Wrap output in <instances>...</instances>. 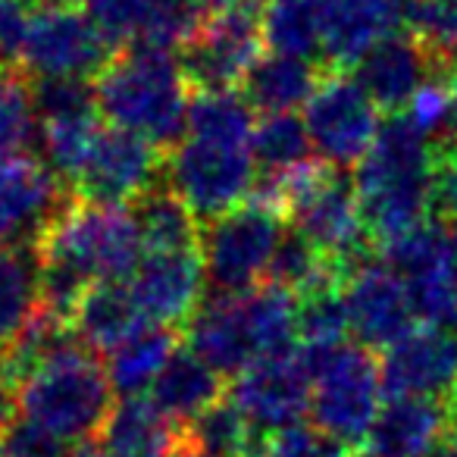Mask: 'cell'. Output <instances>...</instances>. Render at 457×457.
I'll list each match as a JSON object with an SVG mask.
<instances>
[{
  "instance_id": "6da1fadb",
  "label": "cell",
  "mask_w": 457,
  "mask_h": 457,
  "mask_svg": "<svg viewBox=\"0 0 457 457\" xmlns=\"http://www.w3.org/2000/svg\"><path fill=\"white\" fill-rule=\"evenodd\" d=\"M438 145L404 113L386 116L373 147L354 170V188L376 251L432 216V170Z\"/></svg>"
},
{
  "instance_id": "7a4b0ae2",
  "label": "cell",
  "mask_w": 457,
  "mask_h": 457,
  "mask_svg": "<svg viewBox=\"0 0 457 457\" xmlns=\"http://www.w3.org/2000/svg\"><path fill=\"white\" fill-rule=\"evenodd\" d=\"M185 348L213 373L238 379L254 363L298 348V298L273 282L232 298H207L185 326Z\"/></svg>"
},
{
  "instance_id": "3957f363",
  "label": "cell",
  "mask_w": 457,
  "mask_h": 457,
  "mask_svg": "<svg viewBox=\"0 0 457 457\" xmlns=\"http://www.w3.org/2000/svg\"><path fill=\"white\" fill-rule=\"evenodd\" d=\"M95 95L97 113L147 138L157 151H172L188 135L191 95L179 54L129 47L95 79Z\"/></svg>"
},
{
  "instance_id": "277c9868",
  "label": "cell",
  "mask_w": 457,
  "mask_h": 457,
  "mask_svg": "<svg viewBox=\"0 0 457 457\" xmlns=\"http://www.w3.org/2000/svg\"><path fill=\"white\" fill-rule=\"evenodd\" d=\"M270 195L286 210L288 228H295L320 254L329 257L342 270V276L361 257L376 254L357 201L354 179L348 172L329 170L317 160L298 176L276 182Z\"/></svg>"
},
{
  "instance_id": "5b68a950",
  "label": "cell",
  "mask_w": 457,
  "mask_h": 457,
  "mask_svg": "<svg viewBox=\"0 0 457 457\" xmlns=\"http://www.w3.org/2000/svg\"><path fill=\"white\" fill-rule=\"evenodd\" d=\"M16 407L63 442H88L113 411V386L95 351L79 342L16 388Z\"/></svg>"
},
{
  "instance_id": "8992f818",
  "label": "cell",
  "mask_w": 457,
  "mask_h": 457,
  "mask_svg": "<svg viewBox=\"0 0 457 457\" xmlns=\"http://www.w3.org/2000/svg\"><path fill=\"white\" fill-rule=\"evenodd\" d=\"M298 357L313 379V426L351 451H357V445H367L370 429L382 411V395H386L376 351L357 342H345L336 348H301L298 345Z\"/></svg>"
},
{
  "instance_id": "52a82bcc",
  "label": "cell",
  "mask_w": 457,
  "mask_h": 457,
  "mask_svg": "<svg viewBox=\"0 0 457 457\" xmlns=\"http://www.w3.org/2000/svg\"><path fill=\"white\" fill-rule=\"evenodd\" d=\"M38 257L72 270L88 286L129 282L145 257V236L132 207H110L79 197L45 238Z\"/></svg>"
},
{
  "instance_id": "ba28073f",
  "label": "cell",
  "mask_w": 457,
  "mask_h": 457,
  "mask_svg": "<svg viewBox=\"0 0 457 457\" xmlns=\"http://www.w3.org/2000/svg\"><path fill=\"white\" fill-rule=\"evenodd\" d=\"M286 232V213L261 201H245L207 222L201 228L207 298H232L263 286Z\"/></svg>"
},
{
  "instance_id": "9c48e42d",
  "label": "cell",
  "mask_w": 457,
  "mask_h": 457,
  "mask_svg": "<svg viewBox=\"0 0 457 457\" xmlns=\"http://www.w3.org/2000/svg\"><path fill=\"white\" fill-rule=\"evenodd\" d=\"M163 182L188 204L197 222H213L251 201L257 163L251 145L185 135L163 160Z\"/></svg>"
},
{
  "instance_id": "30bf717a",
  "label": "cell",
  "mask_w": 457,
  "mask_h": 457,
  "mask_svg": "<svg viewBox=\"0 0 457 457\" xmlns=\"http://www.w3.org/2000/svg\"><path fill=\"white\" fill-rule=\"evenodd\" d=\"M313 154L338 172L357 170L379 135V110L348 72L326 70L320 88L304 107Z\"/></svg>"
},
{
  "instance_id": "8fae6325",
  "label": "cell",
  "mask_w": 457,
  "mask_h": 457,
  "mask_svg": "<svg viewBox=\"0 0 457 457\" xmlns=\"http://www.w3.org/2000/svg\"><path fill=\"white\" fill-rule=\"evenodd\" d=\"M113 60V47L79 7H35L22 47L26 79H97Z\"/></svg>"
},
{
  "instance_id": "7c38bea8",
  "label": "cell",
  "mask_w": 457,
  "mask_h": 457,
  "mask_svg": "<svg viewBox=\"0 0 457 457\" xmlns=\"http://www.w3.org/2000/svg\"><path fill=\"white\" fill-rule=\"evenodd\" d=\"M263 47V0L204 20L197 35L179 51V66L197 91H236Z\"/></svg>"
},
{
  "instance_id": "4fadbf2b",
  "label": "cell",
  "mask_w": 457,
  "mask_h": 457,
  "mask_svg": "<svg viewBox=\"0 0 457 457\" xmlns=\"http://www.w3.org/2000/svg\"><path fill=\"white\" fill-rule=\"evenodd\" d=\"M76 201V188L54 176L35 154L4 160L0 163V248L38 251Z\"/></svg>"
},
{
  "instance_id": "5bb4252c",
  "label": "cell",
  "mask_w": 457,
  "mask_h": 457,
  "mask_svg": "<svg viewBox=\"0 0 457 457\" xmlns=\"http://www.w3.org/2000/svg\"><path fill=\"white\" fill-rule=\"evenodd\" d=\"M345 307L357 345L370 351H388L395 342L413 332L417 313L407 282L382 257L367 254L351 263L342 279Z\"/></svg>"
},
{
  "instance_id": "9a60e30c",
  "label": "cell",
  "mask_w": 457,
  "mask_h": 457,
  "mask_svg": "<svg viewBox=\"0 0 457 457\" xmlns=\"http://www.w3.org/2000/svg\"><path fill=\"white\" fill-rule=\"evenodd\" d=\"M163 179V160L160 151L147 138L126 129H101L76 182V195L91 204H110V207H132L145 191Z\"/></svg>"
},
{
  "instance_id": "2e32d148",
  "label": "cell",
  "mask_w": 457,
  "mask_h": 457,
  "mask_svg": "<svg viewBox=\"0 0 457 457\" xmlns=\"http://www.w3.org/2000/svg\"><path fill=\"white\" fill-rule=\"evenodd\" d=\"M454 66L442 63L417 35L395 32L382 38L354 66V82L386 116H398L438 76H451Z\"/></svg>"
},
{
  "instance_id": "e0dca14e",
  "label": "cell",
  "mask_w": 457,
  "mask_h": 457,
  "mask_svg": "<svg viewBox=\"0 0 457 457\" xmlns=\"http://www.w3.org/2000/svg\"><path fill=\"white\" fill-rule=\"evenodd\" d=\"M204 286L207 276L201 248L145 251L138 270L129 279V292L145 320L166 329L188 326V320L204 304Z\"/></svg>"
},
{
  "instance_id": "ac0fdd59",
  "label": "cell",
  "mask_w": 457,
  "mask_h": 457,
  "mask_svg": "<svg viewBox=\"0 0 457 457\" xmlns=\"http://www.w3.org/2000/svg\"><path fill=\"white\" fill-rule=\"evenodd\" d=\"M311 392L313 379L295 348L292 354L270 357L245 370L232 382L228 398L242 407V413L261 436H267V432L298 426L301 417L311 411Z\"/></svg>"
},
{
  "instance_id": "d6986e66",
  "label": "cell",
  "mask_w": 457,
  "mask_h": 457,
  "mask_svg": "<svg viewBox=\"0 0 457 457\" xmlns=\"http://www.w3.org/2000/svg\"><path fill=\"white\" fill-rule=\"evenodd\" d=\"M320 16V66L348 72L379 45L401 32V0H313Z\"/></svg>"
},
{
  "instance_id": "ffe728a7",
  "label": "cell",
  "mask_w": 457,
  "mask_h": 457,
  "mask_svg": "<svg viewBox=\"0 0 457 457\" xmlns=\"http://www.w3.org/2000/svg\"><path fill=\"white\" fill-rule=\"evenodd\" d=\"M379 370L388 398H445L457 379V336L432 326L407 332L382 351Z\"/></svg>"
},
{
  "instance_id": "44dd1931",
  "label": "cell",
  "mask_w": 457,
  "mask_h": 457,
  "mask_svg": "<svg viewBox=\"0 0 457 457\" xmlns=\"http://www.w3.org/2000/svg\"><path fill=\"white\" fill-rule=\"evenodd\" d=\"M451 420L445 398H388L367 436V457H426Z\"/></svg>"
},
{
  "instance_id": "7402d4cb",
  "label": "cell",
  "mask_w": 457,
  "mask_h": 457,
  "mask_svg": "<svg viewBox=\"0 0 457 457\" xmlns=\"http://www.w3.org/2000/svg\"><path fill=\"white\" fill-rule=\"evenodd\" d=\"M104 457H179L182 426H176L151 398H122L97 432Z\"/></svg>"
},
{
  "instance_id": "603a6c76",
  "label": "cell",
  "mask_w": 457,
  "mask_h": 457,
  "mask_svg": "<svg viewBox=\"0 0 457 457\" xmlns=\"http://www.w3.org/2000/svg\"><path fill=\"white\" fill-rule=\"evenodd\" d=\"M323 76L326 70L313 60L286 57V54H261V60L245 76L242 95L263 116L295 113L298 107H307Z\"/></svg>"
},
{
  "instance_id": "cb8c5ba5",
  "label": "cell",
  "mask_w": 457,
  "mask_h": 457,
  "mask_svg": "<svg viewBox=\"0 0 457 457\" xmlns=\"http://www.w3.org/2000/svg\"><path fill=\"white\" fill-rule=\"evenodd\" d=\"M145 323L147 320L135 304L129 282H97V286H91L82 304H79L76 317H72L76 336L95 354L104 357L120 348L122 342H129Z\"/></svg>"
},
{
  "instance_id": "d4e9b609",
  "label": "cell",
  "mask_w": 457,
  "mask_h": 457,
  "mask_svg": "<svg viewBox=\"0 0 457 457\" xmlns=\"http://www.w3.org/2000/svg\"><path fill=\"white\" fill-rule=\"evenodd\" d=\"M220 398H226L222 395V376L213 373L188 348H179L151 386V401L176 426L191 423L197 413H204Z\"/></svg>"
},
{
  "instance_id": "484cf974",
  "label": "cell",
  "mask_w": 457,
  "mask_h": 457,
  "mask_svg": "<svg viewBox=\"0 0 457 457\" xmlns=\"http://www.w3.org/2000/svg\"><path fill=\"white\" fill-rule=\"evenodd\" d=\"M179 348L182 345H179L176 329L145 323L129 342L107 354L104 370H107L113 392H120L122 398H138L145 388L154 386V379L163 373V367Z\"/></svg>"
},
{
  "instance_id": "4316f807",
  "label": "cell",
  "mask_w": 457,
  "mask_h": 457,
  "mask_svg": "<svg viewBox=\"0 0 457 457\" xmlns=\"http://www.w3.org/2000/svg\"><path fill=\"white\" fill-rule=\"evenodd\" d=\"M251 151H254L261 182H282V179H292L295 172L317 163L304 116L295 113L263 116L254 129Z\"/></svg>"
},
{
  "instance_id": "83f0119b",
  "label": "cell",
  "mask_w": 457,
  "mask_h": 457,
  "mask_svg": "<svg viewBox=\"0 0 457 457\" xmlns=\"http://www.w3.org/2000/svg\"><path fill=\"white\" fill-rule=\"evenodd\" d=\"M41 307L38 251L0 248V351L22 336Z\"/></svg>"
},
{
  "instance_id": "f1b7e54d",
  "label": "cell",
  "mask_w": 457,
  "mask_h": 457,
  "mask_svg": "<svg viewBox=\"0 0 457 457\" xmlns=\"http://www.w3.org/2000/svg\"><path fill=\"white\" fill-rule=\"evenodd\" d=\"M132 213L145 236V251L201 248V222L163 179L132 204Z\"/></svg>"
},
{
  "instance_id": "f546056e",
  "label": "cell",
  "mask_w": 457,
  "mask_h": 457,
  "mask_svg": "<svg viewBox=\"0 0 457 457\" xmlns=\"http://www.w3.org/2000/svg\"><path fill=\"white\" fill-rule=\"evenodd\" d=\"M261 432L232 398H220L182 426V451L197 457H248Z\"/></svg>"
},
{
  "instance_id": "4dcf8cb0",
  "label": "cell",
  "mask_w": 457,
  "mask_h": 457,
  "mask_svg": "<svg viewBox=\"0 0 457 457\" xmlns=\"http://www.w3.org/2000/svg\"><path fill=\"white\" fill-rule=\"evenodd\" d=\"M263 45L286 57L320 60V16L313 0H263Z\"/></svg>"
},
{
  "instance_id": "1f68e13d",
  "label": "cell",
  "mask_w": 457,
  "mask_h": 457,
  "mask_svg": "<svg viewBox=\"0 0 457 457\" xmlns=\"http://www.w3.org/2000/svg\"><path fill=\"white\" fill-rule=\"evenodd\" d=\"M254 129V107L245 101L242 91H197L191 97L188 135L251 145Z\"/></svg>"
},
{
  "instance_id": "d6a6232c",
  "label": "cell",
  "mask_w": 457,
  "mask_h": 457,
  "mask_svg": "<svg viewBox=\"0 0 457 457\" xmlns=\"http://www.w3.org/2000/svg\"><path fill=\"white\" fill-rule=\"evenodd\" d=\"M101 122L97 116H85V120H60V122H41L38 135V151L41 163L63 179L66 185L76 188L79 176H82L85 163H88L95 141L101 135Z\"/></svg>"
},
{
  "instance_id": "836d02e7",
  "label": "cell",
  "mask_w": 457,
  "mask_h": 457,
  "mask_svg": "<svg viewBox=\"0 0 457 457\" xmlns=\"http://www.w3.org/2000/svg\"><path fill=\"white\" fill-rule=\"evenodd\" d=\"M342 270L323 257L304 236H298L295 228H288L286 236H282L279 248L273 254V263H270V273H267V282L273 286L286 288L292 292L295 298L317 286H326V282H342Z\"/></svg>"
},
{
  "instance_id": "e575fe53",
  "label": "cell",
  "mask_w": 457,
  "mask_h": 457,
  "mask_svg": "<svg viewBox=\"0 0 457 457\" xmlns=\"http://www.w3.org/2000/svg\"><path fill=\"white\" fill-rule=\"evenodd\" d=\"M41 122L32 104V82L22 72H0V163L38 147Z\"/></svg>"
},
{
  "instance_id": "d590c367",
  "label": "cell",
  "mask_w": 457,
  "mask_h": 457,
  "mask_svg": "<svg viewBox=\"0 0 457 457\" xmlns=\"http://www.w3.org/2000/svg\"><path fill=\"white\" fill-rule=\"evenodd\" d=\"M351 332L342 282H326L298 295V345L301 348H336Z\"/></svg>"
},
{
  "instance_id": "8d00e7d4",
  "label": "cell",
  "mask_w": 457,
  "mask_h": 457,
  "mask_svg": "<svg viewBox=\"0 0 457 457\" xmlns=\"http://www.w3.org/2000/svg\"><path fill=\"white\" fill-rule=\"evenodd\" d=\"M29 82H32V104L38 122L97 116L95 82H82V79H29Z\"/></svg>"
},
{
  "instance_id": "74e56055",
  "label": "cell",
  "mask_w": 457,
  "mask_h": 457,
  "mask_svg": "<svg viewBox=\"0 0 457 457\" xmlns=\"http://www.w3.org/2000/svg\"><path fill=\"white\" fill-rule=\"evenodd\" d=\"M357 451L345 448L342 442L320 432L317 426H288L279 432H267L257 438L254 451L248 457H351Z\"/></svg>"
},
{
  "instance_id": "f35d334b",
  "label": "cell",
  "mask_w": 457,
  "mask_h": 457,
  "mask_svg": "<svg viewBox=\"0 0 457 457\" xmlns=\"http://www.w3.org/2000/svg\"><path fill=\"white\" fill-rule=\"evenodd\" d=\"M0 451L4 457H70L72 448H66L63 438L51 429L16 413L13 423L0 432Z\"/></svg>"
},
{
  "instance_id": "ab89813d",
  "label": "cell",
  "mask_w": 457,
  "mask_h": 457,
  "mask_svg": "<svg viewBox=\"0 0 457 457\" xmlns=\"http://www.w3.org/2000/svg\"><path fill=\"white\" fill-rule=\"evenodd\" d=\"M432 216L442 222L457 220V145L442 141L432 170Z\"/></svg>"
},
{
  "instance_id": "60d3db41",
  "label": "cell",
  "mask_w": 457,
  "mask_h": 457,
  "mask_svg": "<svg viewBox=\"0 0 457 457\" xmlns=\"http://www.w3.org/2000/svg\"><path fill=\"white\" fill-rule=\"evenodd\" d=\"M16 413H20V407H16V388L0 379V432L13 423Z\"/></svg>"
},
{
  "instance_id": "b9f144b4",
  "label": "cell",
  "mask_w": 457,
  "mask_h": 457,
  "mask_svg": "<svg viewBox=\"0 0 457 457\" xmlns=\"http://www.w3.org/2000/svg\"><path fill=\"white\" fill-rule=\"evenodd\" d=\"M188 4L197 10V13L204 16V20H213V16L226 13V10H236V7H242L245 0H188Z\"/></svg>"
},
{
  "instance_id": "7bdbcfd3",
  "label": "cell",
  "mask_w": 457,
  "mask_h": 457,
  "mask_svg": "<svg viewBox=\"0 0 457 457\" xmlns=\"http://www.w3.org/2000/svg\"><path fill=\"white\" fill-rule=\"evenodd\" d=\"M448 91H451V120H448V138L457 145V66L448 79Z\"/></svg>"
},
{
  "instance_id": "ee69618b",
  "label": "cell",
  "mask_w": 457,
  "mask_h": 457,
  "mask_svg": "<svg viewBox=\"0 0 457 457\" xmlns=\"http://www.w3.org/2000/svg\"><path fill=\"white\" fill-rule=\"evenodd\" d=\"M445 238H448L451 263H454V270H457V220H448V222H445Z\"/></svg>"
},
{
  "instance_id": "f6af8a7d",
  "label": "cell",
  "mask_w": 457,
  "mask_h": 457,
  "mask_svg": "<svg viewBox=\"0 0 457 457\" xmlns=\"http://www.w3.org/2000/svg\"><path fill=\"white\" fill-rule=\"evenodd\" d=\"M70 457H104V451L97 448V445H91V442H79L76 448L70 451Z\"/></svg>"
},
{
  "instance_id": "bcb514c9",
  "label": "cell",
  "mask_w": 457,
  "mask_h": 457,
  "mask_svg": "<svg viewBox=\"0 0 457 457\" xmlns=\"http://www.w3.org/2000/svg\"><path fill=\"white\" fill-rule=\"evenodd\" d=\"M445 401H448V411H451V417L457 420V379H454V386H451V392L445 395Z\"/></svg>"
},
{
  "instance_id": "7dc6e473",
  "label": "cell",
  "mask_w": 457,
  "mask_h": 457,
  "mask_svg": "<svg viewBox=\"0 0 457 457\" xmlns=\"http://www.w3.org/2000/svg\"><path fill=\"white\" fill-rule=\"evenodd\" d=\"M0 7H4V0H0ZM0 72H7V66H4V38H0Z\"/></svg>"
},
{
  "instance_id": "c3c4849f",
  "label": "cell",
  "mask_w": 457,
  "mask_h": 457,
  "mask_svg": "<svg viewBox=\"0 0 457 457\" xmlns=\"http://www.w3.org/2000/svg\"><path fill=\"white\" fill-rule=\"evenodd\" d=\"M401 4H432V0H401Z\"/></svg>"
},
{
  "instance_id": "681fc988",
  "label": "cell",
  "mask_w": 457,
  "mask_h": 457,
  "mask_svg": "<svg viewBox=\"0 0 457 457\" xmlns=\"http://www.w3.org/2000/svg\"><path fill=\"white\" fill-rule=\"evenodd\" d=\"M179 457H197V454H188V451H179Z\"/></svg>"
},
{
  "instance_id": "f907efd6",
  "label": "cell",
  "mask_w": 457,
  "mask_h": 457,
  "mask_svg": "<svg viewBox=\"0 0 457 457\" xmlns=\"http://www.w3.org/2000/svg\"><path fill=\"white\" fill-rule=\"evenodd\" d=\"M351 457H367V454H351Z\"/></svg>"
},
{
  "instance_id": "816d5d0a",
  "label": "cell",
  "mask_w": 457,
  "mask_h": 457,
  "mask_svg": "<svg viewBox=\"0 0 457 457\" xmlns=\"http://www.w3.org/2000/svg\"><path fill=\"white\" fill-rule=\"evenodd\" d=\"M0 457H4V451H0Z\"/></svg>"
}]
</instances>
